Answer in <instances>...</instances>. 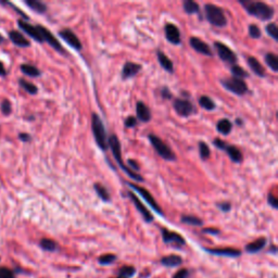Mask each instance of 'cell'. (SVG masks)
Returning a JSON list of instances; mask_svg holds the SVG:
<instances>
[{
  "label": "cell",
  "instance_id": "cell-1",
  "mask_svg": "<svg viewBox=\"0 0 278 278\" xmlns=\"http://www.w3.org/2000/svg\"><path fill=\"white\" fill-rule=\"evenodd\" d=\"M239 3L245 8L250 16L254 17L261 21H270L275 14V10L270 4L261 1H252V0H240Z\"/></svg>",
  "mask_w": 278,
  "mask_h": 278
},
{
  "label": "cell",
  "instance_id": "cell-2",
  "mask_svg": "<svg viewBox=\"0 0 278 278\" xmlns=\"http://www.w3.org/2000/svg\"><path fill=\"white\" fill-rule=\"evenodd\" d=\"M108 146L111 149V151H112V154L116 162H118V165L120 166V168L122 169L130 178H133L134 180L137 181V183H143V181L145 180L143 176H141L140 174L135 173V172L128 169L127 165L124 163V161L122 159V149H121V143L118 138V136H116L115 134H111L108 137Z\"/></svg>",
  "mask_w": 278,
  "mask_h": 278
},
{
  "label": "cell",
  "instance_id": "cell-3",
  "mask_svg": "<svg viewBox=\"0 0 278 278\" xmlns=\"http://www.w3.org/2000/svg\"><path fill=\"white\" fill-rule=\"evenodd\" d=\"M92 129L96 144L102 151H107L109 148L107 131H105L102 120L100 119L97 113H93L92 115Z\"/></svg>",
  "mask_w": 278,
  "mask_h": 278
},
{
  "label": "cell",
  "instance_id": "cell-4",
  "mask_svg": "<svg viewBox=\"0 0 278 278\" xmlns=\"http://www.w3.org/2000/svg\"><path fill=\"white\" fill-rule=\"evenodd\" d=\"M204 14L205 19L208 20L210 24L216 27H225L228 21L225 16L223 8H221L213 3H205L204 4Z\"/></svg>",
  "mask_w": 278,
  "mask_h": 278
},
{
  "label": "cell",
  "instance_id": "cell-5",
  "mask_svg": "<svg viewBox=\"0 0 278 278\" xmlns=\"http://www.w3.org/2000/svg\"><path fill=\"white\" fill-rule=\"evenodd\" d=\"M148 139L150 141V144L152 145L153 149L155 150V152L158 153L161 158L166 160V161H175L176 155L173 152L168 145H166L164 141L161 139L159 136H156L154 134H149Z\"/></svg>",
  "mask_w": 278,
  "mask_h": 278
},
{
  "label": "cell",
  "instance_id": "cell-6",
  "mask_svg": "<svg viewBox=\"0 0 278 278\" xmlns=\"http://www.w3.org/2000/svg\"><path fill=\"white\" fill-rule=\"evenodd\" d=\"M221 84L226 90H228V92L237 96H240V97L241 96H245L249 92V88H248V85L245 82V79L231 76L221 79Z\"/></svg>",
  "mask_w": 278,
  "mask_h": 278
},
{
  "label": "cell",
  "instance_id": "cell-7",
  "mask_svg": "<svg viewBox=\"0 0 278 278\" xmlns=\"http://www.w3.org/2000/svg\"><path fill=\"white\" fill-rule=\"evenodd\" d=\"M214 48H215V51L217 52V55H219L220 59L223 62L227 64H230V65H235L237 61H238V58H237L236 53L232 51V50L227 46V45L223 44L222 42H215Z\"/></svg>",
  "mask_w": 278,
  "mask_h": 278
},
{
  "label": "cell",
  "instance_id": "cell-8",
  "mask_svg": "<svg viewBox=\"0 0 278 278\" xmlns=\"http://www.w3.org/2000/svg\"><path fill=\"white\" fill-rule=\"evenodd\" d=\"M126 184H127L131 189H134L135 191H137V193L139 194V196H140L143 199H145V201L147 202L148 205L150 206L151 209L154 210L158 214L163 215L162 209H161L160 205H159L158 203H156V201L154 200L152 195L150 194V191H148L147 189L143 188V187H140V186L137 185V184H133V183H126Z\"/></svg>",
  "mask_w": 278,
  "mask_h": 278
},
{
  "label": "cell",
  "instance_id": "cell-9",
  "mask_svg": "<svg viewBox=\"0 0 278 278\" xmlns=\"http://www.w3.org/2000/svg\"><path fill=\"white\" fill-rule=\"evenodd\" d=\"M173 108L175 112L183 118H188L195 112V107L189 99L176 98L173 101Z\"/></svg>",
  "mask_w": 278,
  "mask_h": 278
},
{
  "label": "cell",
  "instance_id": "cell-10",
  "mask_svg": "<svg viewBox=\"0 0 278 278\" xmlns=\"http://www.w3.org/2000/svg\"><path fill=\"white\" fill-rule=\"evenodd\" d=\"M37 27H38L39 33H40V36H42L44 42L48 43L50 46H51L54 50H57L58 52L62 53V54H67V51H65V49L62 47V45L60 44V42L57 39V37H55L54 35L49 31V29H47L46 27L43 26V25H37Z\"/></svg>",
  "mask_w": 278,
  "mask_h": 278
},
{
  "label": "cell",
  "instance_id": "cell-11",
  "mask_svg": "<svg viewBox=\"0 0 278 278\" xmlns=\"http://www.w3.org/2000/svg\"><path fill=\"white\" fill-rule=\"evenodd\" d=\"M161 235H162L163 242L166 245H172L177 249H180L181 247L186 245V240L178 232L171 231L168 228H161Z\"/></svg>",
  "mask_w": 278,
  "mask_h": 278
},
{
  "label": "cell",
  "instance_id": "cell-12",
  "mask_svg": "<svg viewBox=\"0 0 278 278\" xmlns=\"http://www.w3.org/2000/svg\"><path fill=\"white\" fill-rule=\"evenodd\" d=\"M59 36L61 37L70 47H72L74 50H76V51H80V50L83 49L82 42H80L79 38L76 36V34H75L72 29H61V31L59 32Z\"/></svg>",
  "mask_w": 278,
  "mask_h": 278
},
{
  "label": "cell",
  "instance_id": "cell-13",
  "mask_svg": "<svg viewBox=\"0 0 278 278\" xmlns=\"http://www.w3.org/2000/svg\"><path fill=\"white\" fill-rule=\"evenodd\" d=\"M127 195L129 197V199H131V201H133V203L135 204L136 208H137L141 216H143V219L145 220L146 223H152L154 220L153 215L151 214V212L147 208H146L143 202H141V200H139L138 197L136 196L133 191H127Z\"/></svg>",
  "mask_w": 278,
  "mask_h": 278
},
{
  "label": "cell",
  "instance_id": "cell-14",
  "mask_svg": "<svg viewBox=\"0 0 278 278\" xmlns=\"http://www.w3.org/2000/svg\"><path fill=\"white\" fill-rule=\"evenodd\" d=\"M205 252L213 255L220 256H228V257H239L242 252L236 248H203Z\"/></svg>",
  "mask_w": 278,
  "mask_h": 278
},
{
  "label": "cell",
  "instance_id": "cell-15",
  "mask_svg": "<svg viewBox=\"0 0 278 278\" xmlns=\"http://www.w3.org/2000/svg\"><path fill=\"white\" fill-rule=\"evenodd\" d=\"M164 33H165V38L168 39V42L172 45H179L181 43V37H180V31L179 28L176 26L173 23H166L164 26Z\"/></svg>",
  "mask_w": 278,
  "mask_h": 278
},
{
  "label": "cell",
  "instance_id": "cell-16",
  "mask_svg": "<svg viewBox=\"0 0 278 278\" xmlns=\"http://www.w3.org/2000/svg\"><path fill=\"white\" fill-rule=\"evenodd\" d=\"M189 45L190 47L198 53L206 55V57H212V55H213V51H212L209 45L198 37H190Z\"/></svg>",
  "mask_w": 278,
  "mask_h": 278
},
{
  "label": "cell",
  "instance_id": "cell-17",
  "mask_svg": "<svg viewBox=\"0 0 278 278\" xmlns=\"http://www.w3.org/2000/svg\"><path fill=\"white\" fill-rule=\"evenodd\" d=\"M18 24H19V27L21 28L24 33H26L29 37H32L34 40H36V42L38 43H44V40L42 36H40V33L38 31L37 25L36 26H34V25L29 24L26 21H23V20H19Z\"/></svg>",
  "mask_w": 278,
  "mask_h": 278
},
{
  "label": "cell",
  "instance_id": "cell-18",
  "mask_svg": "<svg viewBox=\"0 0 278 278\" xmlns=\"http://www.w3.org/2000/svg\"><path fill=\"white\" fill-rule=\"evenodd\" d=\"M141 65L138 63L131 62V61H126L123 65L122 69V73H121V76H122V79H128L131 78L137 75L140 70H141Z\"/></svg>",
  "mask_w": 278,
  "mask_h": 278
},
{
  "label": "cell",
  "instance_id": "cell-19",
  "mask_svg": "<svg viewBox=\"0 0 278 278\" xmlns=\"http://www.w3.org/2000/svg\"><path fill=\"white\" fill-rule=\"evenodd\" d=\"M136 115H137L136 119L143 123H148L151 120V111L143 101H138L136 103Z\"/></svg>",
  "mask_w": 278,
  "mask_h": 278
},
{
  "label": "cell",
  "instance_id": "cell-20",
  "mask_svg": "<svg viewBox=\"0 0 278 278\" xmlns=\"http://www.w3.org/2000/svg\"><path fill=\"white\" fill-rule=\"evenodd\" d=\"M266 245H267V239L265 237H260V238H257L256 240L249 242V244L245 247V250L250 254L257 253V252H260L261 250L264 249Z\"/></svg>",
  "mask_w": 278,
  "mask_h": 278
},
{
  "label": "cell",
  "instance_id": "cell-21",
  "mask_svg": "<svg viewBox=\"0 0 278 278\" xmlns=\"http://www.w3.org/2000/svg\"><path fill=\"white\" fill-rule=\"evenodd\" d=\"M247 63H248V65H249L250 70L256 75V76L265 77V75H266L265 69L255 57H251V55H250V57H248L247 58Z\"/></svg>",
  "mask_w": 278,
  "mask_h": 278
},
{
  "label": "cell",
  "instance_id": "cell-22",
  "mask_svg": "<svg viewBox=\"0 0 278 278\" xmlns=\"http://www.w3.org/2000/svg\"><path fill=\"white\" fill-rule=\"evenodd\" d=\"M9 38L18 47L26 48V47L31 46V43H29V40L26 37H25L22 33H20L18 31L10 32L9 33Z\"/></svg>",
  "mask_w": 278,
  "mask_h": 278
},
{
  "label": "cell",
  "instance_id": "cell-23",
  "mask_svg": "<svg viewBox=\"0 0 278 278\" xmlns=\"http://www.w3.org/2000/svg\"><path fill=\"white\" fill-rule=\"evenodd\" d=\"M156 58H158V61L164 71H166V72H169L171 74L174 73V64L163 51L158 50V51H156Z\"/></svg>",
  "mask_w": 278,
  "mask_h": 278
},
{
  "label": "cell",
  "instance_id": "cell-24",
  "mask_svg": "<svg viewBox=\"0 0 278 278\" xmlns=\"http://www.w3.org/2000/svg\"><path fill=\"white\" fill-rule=\"evenodd\" d=\"M160 263L166 267H177L183 264V257L178 254H170L162 256Z\"/></svg>",
  "mask_w": 278,
  "mask_h": 278
},
{
  "label": "cell",
  "instance_id": "cell-25",
  "mask_svg": "<svg viewBox=\"0 0 278 278\" xmlns=\"http://www.w3.org/2000/svg\"><path fill=\"white\" fill-rule=\"evenodd\" d=\"M225 151L227 152V154H228L229 159L232 161V162L241 163L242 161H244V155H242V152L238 148L235 147V146L227 145Z\"/></svg>",
  "mask_w": 278,
  "mask_h": 278
},
{
  "label": "cell",
  "instance_id": "cell-26",
  "mask_svg": "<svg viewBox=\"0 0 278 278\" xmlns=\"http://www.w3.org/2000/svg\"><path fill=\"white\" fill-rule=\"evenodd\" d=\"M25 4H26L29 9H32L33 11L40 14L46 13L48 9L47 4L43 1H39V0H25Z\"/></svg>",
  "mask_w": 278,
  "mask_h": 278
},
{
  "label": "cell",
  "instance_id": "cell-27",
  "mask_svg": "<svg viewBox=\"0 0 278 278\" xmlns=\"http://www.w3.org/2000/svg\"><path fill=\"white\" fill-rule=\"evenodd\" d=\"M216 129L222 135H228L232 129V123L228 119H222L216 124Z\"/></svg>",
  "mask_w": 278,
  "mask_h": 278
},
{
  "label": "cell",
  "instance_id": "cell-28",
  "mask_svg": "<svg viewBox=\"0 0 278 278\" xmlns=\"http://www.w3.org/2000/svg\"><path fill=\"white\" fill-rule=\"evenodd\" d=\"M94 189L96 191V194L98 195L99 198L104 201V202H109L111 200V195L110 193L108 191V189L105 188V187L102 185V184H100V183H95L94 184Z\"/></svg>",
  "mask_w": 278,
  "mask_h": 278
},
{
  "label": "cell",
  "instance_id": "cell-29",
  "mask_svg": "<svg viewBox=\"0 0 278 278\" xmlns=\"http://www.w3.org/2000/svg\"><path fill=\"white\" fill-rule=\"evenodd\" d=\"M198 102L200 104V107L206 111H213L216 109L215 101L211 97H209V96H205V95L201 96V97L198 99Z\"/></svg>",
  "mask_w": 278,
  "mask_h": 278
},
{
  "label": "cell",
  "instance_id": "cell-30",
  "mask_svg": "<svg viewBox=\"0 0 278 278\" xmlns=\"http://www.w3.org/2000/svg\"><path fill=\"white\" fill-rule=\"evenodd\" d=\"M183 9L187 14H198L200 13V6L194 0H185L183 2Z\"/></svg>",
  "mask_w": 278,
  "mask_h": 278
},
{
  "label": "cell",
  "instance_id": "cell-31",
  "mask_svg": "<svg viewBox=\"0 0 278 278\" xmlns=\"http://www.w3.org/2000/svg\"><path fill=\"white\" fill-rule=\"evenodd\" d=\"M116 274L122 278H131L137 274V270L133 265H124L120 267Z\"/></svg>",
  "mask_w": 278,
  "mask_h": 278
},
{
  "label": "cell",
  "instance_id": "cell-32",
  "mask_svg": "<svg viewBox=\"0 0 278 278\" xmlns=\"http://www.w3.org/2000/svg\"><path fill=\"white\" fill-rule=\"evenodd\" d=\"M21 71H22V73L27 75V76L29 77H38L40 76V74H42V72H40L36 67H34V65L32 64H27V63H24L21 65Z\"/></svg>",
  "mask_w": 278,
  "mask_h": 278
},
{
  "label": "cell",
  "instance_id": "cell-33",
  "mask_svg": "<svg viewBox=\"0 0 278 278\" xmlns=\"http://www.w3.org/2000/svg\"><path fill=\"white\" fill-rule=\"evenodd\" d=\"M39 246L43 250L48 252H54L58 250V244L52 239L49 238H43L39 242Z\"/></svg>",
  "mask_w": 278,
  "mask_h": 278
},
{
  "label": "cell",
  "instance_id": "cell-34",
  "mask_svg": "<svg viewBox=\"0 0 278 278\" xmlns=\"http://www.w3.org/2000/svg\"><path fill=\"white\" fill-rule=\"evenodd\" d=\"M180 222L187 225L191 226H202L203 225V221H202L200 217H197L194 215H181Z\"/></svg>",
  "mask_w": 278,
  "mask_h": 278
},
{
  "label": "cell",
  "instance_id": "cell-35",
  "mask_svg": "<svg viewBox=\"0 0 278 278\" xmlns=\"http://www.w3.org/2000/svg\"><path fill=\"white\" fill-rule=\"evenodd\" d=\"M265 63L269 65L270 69L273 72H277L278 71V57L273 52H267L264 57Z\"/></svg>",
  "mask_w": 278,
  "mask_h": 278
},
{
  "label": "cell",
  "instance_id": "cell-36",
  "mask_svg": "<svg viewBox=\"0 0 278 278\" xmlns=\"http://www.w3.org/2000/svg\"><path fill=\"white\" fill-rule=\"evenodd\" d=\"M19 84L25 90V92L28 93L29 95H36L38 93L37 86L31 82H28V80L26 79H24V78L19 79Z\"/></svg>",
  "mask_w": 278,
  "mask_h": 278
},
{
  "label": "cell",
  "instance_id": "cell-37",
  "mask_svg": "<svg viewBox=\"0 0 278 278\" xmlns=\"http://www.w3.org/2000/svg\"><path fill=\"white\" fill-rule=\"evenodd\" d=\"M230 72H231V74H232V76L237 77V78L244 79V78H248V77H249V73H248L244 68H241L240 65H237V64L231 65Z\"/></svg>",
  "mask_w": 278,
  "mask_h": 278
},
{
  "label": "cell",
  "instance_id": "cell-38",
  "mask_svg": "<svg viewBox=\"0 0 278 278\" xmlns=\"http://www.w3.org/2000/svg\"><path fill=\"white\" fill-rule=\"evenodd\" d=\"M198 147H199V154H200V158L201 160H208L211 155V150L209 148V146L206 145L204 141H200L198 144Z\"/></svg>",
  "mask_w": 278,
  "mask_h": 278
},
{
  "label": "cell",
  "instance_id": "cell-39",
  "mask_svg": "<svg viewBox=\"0 0 278 278\" xmlns=\"http://www.w3.org/2000/svg\"><path fill=\"white\" fill-rule=\"evenodd\" d=\"M118 259V256L113 253H107V254H102L98 257V263L100 265H110L114 263Z\"/></svg>",
  "mask_w": 278,
  "mask_h": 278
},
{
  "label": "cell",
  "instance_id": "cell-40",
  "mask_svg": "<svg viewBox=\"0 0 278 278\" xmlns=\"http://www.w3.org/2000/svg\"><path fill=\"white\" fill-rule=\"evenodd\" d=\"M265 31L269 36H271L274 40H278V27L276 23H270L265 26Z\"/></svg>",
  "mask_w": 278,
  "mask_h": 278
},
{
  "label": "cell",
  "instance_id": "cell-41",
  "mask_svg": "<svg viewBox=\"0 0 278 278\" xmlns=\"http://www.w3.org/2000/svg\"><path fill=\"white\" fill-rule=\"evenodd\" d=\"M248 32H249V36L253 39H259L262 36L261 29L256 24H250L248 27Z\"/></svg>",
  "mask_w": 278,
  "mask_h": 278
},
{
  "label": "cell",
  "instance_id": "cell-42",
  "mask_svg": "<svg viewBox=\"0 0 278 278\" xmlns=\"http://www.w3.org/2000/svg\"><path fill=\"white\" fill-rule=\"evenodd\" d=\"M1 112L4 115H9L10 113L12 112V104L8 99H4L1 102Z\"/></svg>",
  "mask_w": 278,
  "mask_h": 278
},
{
  "label": "cell",
  "instance_id": "cell-43",
  "mask_svg": "<svg viewBox=\"0 0 278 278\" xmlns=\"http://www.w3.org/2000/svg\"><path fill=\"white\" fill-rule=\"evenodd\" d=\"M137 124H138V120L133 115L128 116V118L126 119L125 122H124L125 127H127V128H133V127H135V126H137Z\"/></svg>",
  "mask_w": 278,
  "mask_h": 278
},
{
  "label": "cell",
  "instance_id": "cell-44",
  "mask_svg": "<svg viewBox=\"0 0 278 278\" xmlns=\"http://www.w3.org/2000/svg\"><path fill=\"white\" fill-rule=\"evenodd\" d=\"M216 206L219 208L222 212H229L231 210V203L228 201H223V202H219V203H216Z\"/></svg>",
  "mask_w": 278,
  "mask_h": 278
},
{
  "label": "cell",
  "instance_id": "cell-45",
  "mask_svg": "<svg viewBox=\"0 0 278 278\" xmlns=\"http://www.w3.org/2000/svg\"><path fill=\"white\" fill-rule=\"evenodd\" d=\"M190 275V271L188 269H180L173 275L172 278H188Z\"/></svg>",
  "mask_w": 278,
  "mask_h": 278
},
{
  "label": "cell",
  "instance_id": "cell-46",
  "mask_svg": "<svg viewBox=\"0 0 278 278\" xmlns=\"http://www.w3.org/2000/svg\"><path fill=\"white\" fill-rule=\"evenodd\" d=\"M0 278H14V274L7 267H0Z\"/></svg>",
  "mask_w": 278,
  "mask_h": 278
},
{
  "label": "cell",
  "instance_id": "cell-47",
  "mask_svg": "<svg viewBox=\"0 0 278 278\" xmlns=\"http://www.w3.org/2000/svg\"><path fill=\"white\" fill-rule=\"evenodd\" d=\"M267 202H269V204L272 206V208L274 209L278 208V200L272 193H270L269 196H267Z\"/></svg>",
  "mask_w": 278,
  "mask_h": 278
},
{
  "label": "cell",
  "instance_id": "cell-48",
  "mask_svg": "<svg viewBox=\"0 0 278 278\" xmlns=\"http://www.w3.org/2000/svg\"><path fill=\"white\" fill-rule=\"evenodd\" d=\"M160 92H161V97H162L163 99H172V98H173V95H172L171 90L169 89V87H166V86L161 88Z\"/></svg>",
  "mask_w": 278,
  "mask_h": 278
},
{
  "label": "cell",
  "instance_id": "cell-49",
  "mask_svg": "<svg viewBox=\"0 0 278 278\" xmlns=\"http://www.w3.org/2000/svg\"><path fill=\"white\" fill-rule=\"evenodd\" d=\"M213 145L215 146V147H216L217 149L224 150V151H225V149H226V147H227V144L225 143V141L220 139V138H215V139L213 140Z\"/></svg>",
  "mask_w": 278,
  "mask_h": 278
},
{
  "label": "cell",
  "instance_id": "cell-50",
  "mask_svg": "<svg viewBox=\"0 0 278 278\" xmlns=\"http://www.w3.org/2000/svg\"><path fill=\"white\" fill-rule=\"evenodd\" d=\"M127 168L130 169L133 172H135V173H136V172H137V171L140 170L139 164H138L137 162H136L135 160H128V161H127Z\"/></svg>",
  "mask_w": 278,
  "mask_h": 278
},
{
  "label": "cell",
  "instance_id": "cell-51",
  "mask_svg": "<svg viewBox=\"0 0 278 278\" xmlns=\"http://www.w3.org/2000/svg\"><path fill=\"white\" fill-rule=\"evenodd\" d=\"M202 232L204 234H209V235H220L221 230L219 228H215V227H209V228H203L202 229Z\"/></svg>",
  "mask_w": 278,
  "mask_h": 278
},
{
  "label": "cell",
  "instance_id": "cell-52",
  "mask_svg": "<svg viewBox=\"0 0 278 278\" xmlns=\"http://www.w3.org/2000/svg\"><path fill=\"white\" fill-rule=\"evenodd\" d=\"M19 138H20V140H22L23 143H28V141H31V140H32L31 135H29V134H26V133H21V134H19Z\"/></svg>",
  "mask_w": 278,
  "mask_h": 278
},
{
  "label": "cell",
  "instance_id": "cell-53",
  "mask_svg": "<svg viewBox=\"0 0 278 278\" xmlns=\"http://www.w3.org/2000/svg\"><path fill=\"white\" fill-rule=\"evenodd\" d=\"M6 74H7L6 68H4L3 63L0 61V76H6Z\"/></svg>",
  "mask_w": 278,
  "mask_h": 278
},
{
  "label": "cell",
  "instance_id": "cell-54",
  "mask_svg": "<svg viewBox=\"0 0 278 278\" xmlns=\"http://www.w3.org/2000/svg\"><path fill=\"white\" fill-rule=\"evenodd\" d=\"M270 253H274L276 254L277 253V247L275 245H273L271 248H270V250H269Z\"/></svg>",
  "mask_w": 278,
  "mask_h": 278
},
{
  "label": "cell",
  "instance_id": "cell-55",
  "mask_svg": "<svg viewBox=\"0 0 278 278\" xmlns=\"http://www.w3.org/2000/svg\"><path fill=\"white\" fill-rule=\"evenodd\" d=\"M236 124H237V125H239V126H241V125L244 124V123H242V120H241V119H237V120H236Z\"/></svg>",
  "mask_w": 278,
  "mask_h": 278
},
{
  "label": "cell",
  "instance_id": "cell-56",
  "mask_svg": "<svg viewBox=\"0 0 278 278\" xmlns=\"http://www.w3.org/2000/svg\"><path fill=\"white\" fill-rule=\"evenodd\" d=\"M3 40H4V38L1 36V35H0V43H2Z\"/></svg>",
  "mask_w": 278,
  "mask_h": 278
},
{
  "label": "cell",
  "instance_id": "cell-57",
  "mask_svg": "<svg viewBox=\"0 0 278 278\" xmlns=\"http://www.w3.org/2000/svg\"><path fill=\"white\" fill-rule=\"evenodd\" d=\"M111 278H122V277H120V276H116V277H111Z\"/></svg>",
  "mask_w": 278,
  "mask_h": 278
}]
</instances>
